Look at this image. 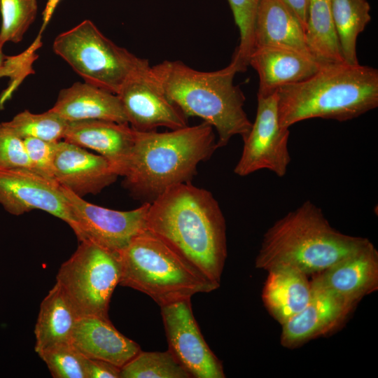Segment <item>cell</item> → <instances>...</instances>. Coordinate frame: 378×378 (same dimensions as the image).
<instances>
[{"label": "cell", "mask_w": 378, "mask_h": 378, "mask_svg": "<svg viewBox=\"0 0 378 378\" xmlns=\"http://www.w3.org/2000/svg\"><path fill=\"white\" fill-rule=\"evenodd\" d=\"M146 229L220 284L227 257L226 225L211 192L190 182L169 188L150 203Z\"/></svg>", "instance_id": "1"}, {"label": "cell", "mask_w": 378, "mask_h": 378, "mask_svg": "<svg viewBox=\"0 0 378 378\" xmlns=\"http://www.w3.org/2000/svg\"><path fill=\"white\" fill-rule=\"evenodd\" d=\"M120 368L108 362L87 358V378H120Z\"/></svg>", "instance_id": "34"}, {"label": "cell", "mask_w": 378, "mask_h": 378, "mask_svg": "<svg viewBox=\"0 0 378 378\" xmlns=\"http://www.w3.org/2000/svg\"><path fill=\"white\" fill-rule=\"evenodd\" d=\"M311 286L356 304L378 287V252L370 241L363 247L315 274Z\"/></svg>", "instance_id": "15"}, {"label": "cell", "mask_w": 378, "mask_h": 378, "mask_svg": "<svg viewBox=\"0 0 378 378\" xmlns=\"http://www.w3.org/2000/svg\"><path fill=\"white\" fill-rule=\"evenodd\" d=\"M42 34H38L30 46L14 56H6L0 68V78H9L7 88L0 95V109L10 99L13 92L29 74H34L33 62L37 59L36 50L42 46Z\"/></svg>", "instance_id": "31"}, {"label": "cell", "mask_w": 378, "mask_h": 378, "mask_svg": "<svg viewBox=\"0 0 378 378\" xmlns=\"http://www.w3.org/2000/svg\"><path fill=\"white\" fill-rule=\"evenodd\" d=\"M117 95L130 126L137 132L164 127L177 130L188 126V118L167 97L150 64L133 74Z\"/></svg>", "instance_id": "12"}, {"label": "cell", "mask_w": 378, "mask_h": 378, "mask_svg": "<svg viewBox=\"0 0 378 378\" xmlns=\"http://www.w3.org/2000/svg\"><path fill=\"white\" fill-rule=\"evenodd\" d=\"M370 241L332 227L321 209L309 200L276 221L265 232L255 267L279 266L307 275L319 273L355 253Z\"/></svg>", "instance_id": "5"}, {"label": "cell", "mask_w": 378, "mask_h": 378, "mask_svg": "<svg viewBox=\"0 0 378 378\" xmlns=\"http://www.w3.org/2000/svg\"><path fill=\"white\" fill-rule=\"evenodd\" d=\"M78 318L69 300L55 283L40 304L34 328L36 353L57 344L70 342Z\"/></svg>", "instance_id": "23"}, {"label": "cell", "mask_w": 378, "mask_h": 378, "mask_svg": "<svg viewBox=\"0 0 378 378\" xmlns=\"http://www.w3.org/2000/svg\"><path fill=\"white\" fill-rule=\"evenodd\" d=\"M261 47L288 49L314 59L307 49L301 23L282 0H259L254 49Z\"/></svg>", "instance_id": "21"}, {"label": "cell", "mask_w": 378, "mask_h": 378, "mask_svg": "<svg viewBox=\"0 0 378 378\" xmlns=\"http://www.w3.org/2000/svg\"><path fill=\"white\" fill-rule=\"evenodd\" d=\"M52 49L85 82L116 94L127 78L149 64L117 46L89 20L59 34Z\"/></svg>", "instance_id": "7"}, {"label": "cell", "mask_w": 378, "mask_h": 378, "mask_svg": "<svg viewBox=\"0 0 378 378\" xmlns=\"http://www.w3.org/2000/svg\"><path fill=\"white\" fill-rule=\"evenodd\" d=\"M294 13L305 30L310 0H282Z\"/></svg>", "instance_id": "35"}, {"label": "cell", "mask_w": 378, "mask_h": 378, "mask_svg": "<svg viewBox=\"0 0 378 378\" xmlns=\"http://www.w3.org/2000/svg\"><path fill=\"white\" fill-rule=\"evenodd\" d=\"M61 0H48L45 8L42 13V24L39 34H43L44 29L48 24L58 4Z\"/></svg>", "instance_id": "36"}, {"label": "cell", "mask_w": 378, "mask_h": 378, "mask_svg": "<svg viewBox=\"0 0 378 378\" xmlns=\"http://www.w3.org/2000/svg\"><path fill=\"white\" fill-rule=\"evenodd\" d=\"M54 174L59 185L82 198L99 193L119 176L106 158L64 140L58 141Z\"/></svg>", "instance_id": "14"}, {"label": "cell", "mask_w": 378, "mask_h": 378, "mask_svg": "<svg viewBox=\"0 0 378 378\" xmlns=\"http://www.w3.org/2000/svg\"><path fill=\"white\" fill-rule=\"evenodd\" d=\"M0 168L31 170L23 139L4 122L0 123Z\"/></svg>", "instance_id": "32"}, {"label": "cell", "mask_w": 378, "mask_h": 378, "mask_svg": "<svg viewBox=\"0 0 378 378\" xmlns=\"http://www.w3.org/2000/svg\"><path fill=\"white\" fill-rule=\"evenodd\" d=\"M307 306L283 323L281 344L295 348L340 325L356 304L328 291L312 287Z\"/></svg>", "instance_id": "16"}, {"label": "cell", "mask_w": 378, "mask_h": 378, "mask_svg": "<svg viewBox=\"0 0 378 378\" xmlns=\"http://www.w3.org/2000/svg\"><path fill=\"white\" fill-rule=\"evenodd\" d=\"M136 131L127 123L90 119L68 122L64 140L89 148L106 158L123 176L135 140Z\"/></svg>", "instance_id": "17"}, {"label": "cell", "mask_w": 378, "mask_h": 378, "mask_svg": "<svg viewBox=\"0 0 378 378\" xmlns=\"http://www.w3.org/2000/svg\"><path fill=\"white\" fill-rule=\"evenodd\" d=\"M121 273L120 252L84 240L61 265L56 283L78 318L95 316L108 319L110 300Z\"/></svg>", "instance_id": "8"}, {"label": "cell", "mask_w": 378, "mask_h": 378, "mask_svg": "<svg viewBox=\"0 0 378 378\" xmlns=\"http://www.w3.org/2000/svg\"><path fill=\"white\" fill-rule=\"evenodd\" d=\"M249 66L258 74L257 95L268 96L281 87L308 78L323 65L294 50L261 47L253 50L249 58Z\"/></svg>", "instance_id": "19"}, {"label": "cell", "mask_w": 378, "mask_h": 378, "mask_svg": "<svg viewBox=\"0 0 378 378\" xmlns=\"http://www.w3.org/2000/svg\"><path fill=\"white\" fill-rule=\"evenodd\" d=\"M186 369L168 350L140 351L120 368V378H188Z\"/></svg>", "instance_id": "26"}, {"label": "cell", "mask_w": 378, "mask_h": 378, "mask_svg": "<svg viewBox=\"0 0 378 378\" xmlns=\"http://www.w3.org/2000/svg\"><path fill=\"white\" fill-rule=\"evenodd\" d=\"M37 0H0V45L20 42L37 15Z\"/></svg>", "instance_id": "28"}, {"label": "cell", "mask_w": 378, "mask_h": 378, "mask_svg": "<svg viewBox=\"0 0 378 378\" xmlns=\"http://www.w3.org/2000/svg\"><path fill=\"white\" fill-rule=\"evenodd\" d=\"M54 378H87V358L71 342L50 346L38 354Z\"/></svg>", "instance_id": "30"}, {"label": "cell", "mask_w": 378, "mask_h": 378, "mask_svg": "<svg viewBox=\"0 0 378 378\" xmlns=\"http://www.w3.org/2000/svg\"><path fill=\"white\" fill-rule=\"evenodd\" d=\"M70 342L84 356L108 362L122 368L141 348L120 332L111 321L95 316L78 318Z\"/></svg>", "instance_id": "18"}, {"label": "cell", "mask_w": 378, "mask_h": 378, "mask_svg": "<svg viewBox=\"0 0 378 378\" xmlns=\"http://www.w3.org/2000/svg\"><path fill=\"white\" fill-rule=\"evenodd\" d=\"M23 140L31 170L47 178L55 181L54 163L58 141H48L35 138H26Z\"/></svg>", "instance_id": "33"}, {"label": "cell", "mask_w": 378, "mask_h": 378, "mask_svg": "<svg viewBox=\"0 0 378 378\" xmlns=\"http://www.w3.org/2000/svg\"><path fill=\"white\" fill-rule=\"evenodd\" d=\"M3 46H4L0 45V68L2 66L6 57V55H5L3 52Z\"/></svg>", "instance_id": "37"}, {"label": "cell", "mask_w": 378, "mask_h": 378, "mask_svg": "<svg viewBox=\"0 0 378 378\" xmlns=\"http://www.w3.org/2000/svg\"><path fill=\"white\" fill-rule=\"evenodd\" d=\"M50 109L68 122L99 119L128 124L116 94L85 81L61 90Z\"/></svg>", "instance_id": "20"}, {"label": "cell", "mask_w": 378, "mask_h": 378, "mask_svg": "<svg viewBox=\"0 0 378 378\" xmlns=\"http://www.w3.org/2000/svg\"><path fill=\"white\" fill-rule=\"evenodd\" d=\"M119 285L150 297L160 306L211 292L220 286L147 229L120 252Z\"/></svg>", "instance_id": "6"}, {"label": "cell", "mask_w": 378, "mask_h": 378, "mask_svg": "<svg viewBox=\"0 0 378 378\" xmlns=\"http://www.w3.org/2000/svg\"><path fill=\"white\" fill-rule=\"evenodd\" d=\"M239 31V43L231 62L239 72L246 71L254 50V29L259 0H227Z\"/></svg>", "instance_id": "29"}, {"label": "cell", "mask_w": 378, "mask_h": 378, "mask_svg": "<svg viewBox=\"0 0 378 378\" xmlns=\"http://www.w3.org/2000/svg\"><path fill=\"white\" fill-rule=\"evenodd\" d=\"M267 272L262 298L270 313L282 325L309 302L311 281L306 274L288 266L272 267Z\"/></svg>", "instance_id": "22"}, {"label": "cell", "mask_w": 378, "mask_h": 378, "mask_svg": "<svg viewBox=\"0 0 378 378\" xmlns=\"http://www.w3.org/2000/svg\"><path fill=\"white\" fill-rule=\"evenodd\" d=\"M257 97L255 118L248 135L243 139L242 153L234 172L246 176L267 169L283 177L290 162L288 148L289 129L280 126L276 92Z\"/></svg>", "instance_id": "9"}, {"label": "cell", "mask_w": 378, "mask_h": 378, "mask_svg": "<svg viewBox=\"0 0 378 378\" xmlns=\"http://www.w3.org/2000/svg\"><path fill=\"white\" fill-rule=\"evenodd\" d=\"M217 148L214 127L206 122L164 132L136 131L123 186L150 203L169 188L190 182Z\"/></svg>", "instance_id": "2"}, {"label": "cell", "mask_w": 378, "mask_h": 378, "mask_svg": "<svg viewBox=\"0 0 378 378\" xmlns=\"http://www.w3.org/2000/svg\"><path fill=\"white\" fill-rule=\"evenodd\" d=\"M276 94L282 128L316 118L350 120L377 107L378 71L359 64H325L308 78L281 87Z\"/></svg>", "instance_id": "3"}, {"label": "cell", "mask_w": 378, "mask_h": 378, "mask_svg": "<svg viewBox=\"0 0 378 378\" xmlns=\"http://www.w3.org/2000/svg\"><path fill=\"white\" fill-rule=\"evenodd\" d=\"M332 13L345 63L358 64L356 43L371 20L367 0H331Z\"/></svg>", "instance_id": "25"}, {"label": "cell", "mask_w": 378, "mask_h": 378, "mask_svg": "<svg viewBox=\"0 0 378 378\" xmlns=\"http://www.w3.org/2000/svg\"><path fill=\"white\" fill-rule=\"evenodd\" d=\"M304 37L310 55L321 65L344 62L333 20L331 0H310Z\"/></svg>", "instance_id": "24"}, {"label": "cell", "mask_w": 378, "mask_h": 378, "mask_svg": "<svg viewBox=\"0 0 378 378\" xmlns=\"http://www.w3.org/2000/svg\"><path fill=\"white\" fill-rule=\"evenodd\" d=\"M169 351L195 378H224L221 362L204 340L193 316L190 299L160 306Z\"/></svg>", "instance_id": "11"}, {"label": "cell", "mask_w": 378, "mask_h": 378, "mask_svg": "<svg viewBox=\"0 0 378 378\" xmlns=\"http://www.w3.org/2000/svg\"><path fill=\"white\" fill-rule=\"evenodd\" d=\"M68 121L49 109L42 113L24 110L4 123L22 139L35 138L48 141L64 139Z\"/></svg>", "instance_id": "27"}, {"label": "cell", "mask_w": 378, "mask_h": 378, "mask_svg": "<svg viewBox=\"0 0 378 378\" xmlns=\"http://www.w3.org/2000/svg\"><path fill=\"white\" fill-rule=\"evenodd\" d=\"M78 227L79 241L88 240L112 251L120 252L146 230L150 203L130 211H118L91 204L62 187Z\"/></svg>", "instance_id": "10"}, {"label": "cell", "mask_w": 378, "mask_h": 378, "mask_svg": "<svg viewBox=\"0 0 378 378\" xmlns=\"http://www.w3.org/2000/svg\"><path fill=\"white\" fill-rule=\"evenodd\" d=\"M0 204L15 216L42 210L64 221L76 235L78 232L62 186L29 169L0 168Z\"/></svg>", "instance_id": "13"}, {"label": "cell", "mask_w": 378, "mask_h": 378, "mask_svg": "<svg viewBox=\"0 0 378 378\" xmlns=\"http://www.w3.org/2000/svg\"><path fill=\"white\" fill-rule=\"evenodd\" d=\"M151 71L168 99L187 118L199 117L216 130L218 148L234 136L246 137L252 122L244 108L245 96L234 83L239 73L234 64L202 71L179 60H164Z\"/></svg>", "instance_id": "4"}]
</instances>
